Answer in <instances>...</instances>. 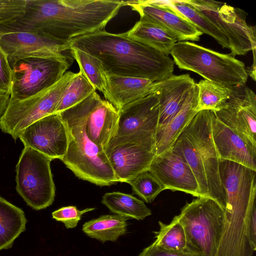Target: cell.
<instances>
[{
	"instance_id": "cell-1",
	"label": "cell",
	"mask_w": 256,
	"mask_h": 256,
	"mask_svg": "<svg viewBox=\"0 0 256 256\" xmlns=\"http://www.w3.org/2000/svg\"><path fill=\"white\" fill-rule=\"evenodd\" d=\"M128 1L26 0L25 12L16 21L0 26V33L26 31L64 42L104 30Z\"/></svg>"
},
{
	"instance_id": "cell-2",
	"label": "cell",
	"mask_w": 256,
	"mask_h": 256,
	"mask_svg": "<svg viewBox=\"0 0 256 256\" xmlns=\"http://www.w3.org/2000/svg\"><path fill=\"white\" fill-rule=\"evenodd\" d=\"M70 44V48L98 58L110 74L154 82L173 74L174 62L169 56L124 33L112 34L104 30L76 38Z\"/></svg>"
},
{
	"instance_id": "cell-3",
	"label": "cell",
	"mask_w": 256,
	"mask_h": 256,
	"mask_svg": "<svg viewBox=\"0 0 256 256\" xmlns=\"http://www.w3.org/2000/svg\"><path fill=\"white\" fill-rule=\"evenodd\" d=\"M256 171L220 159L219 174L225 190L226 207L222 234L216 256H252L247 234L256 206Z\"/></svg>"
},
{
	"instance_id": "cell-4",
	"label": "cell",
	"mask_w": 256,
	"mask_h": 256,
	"mask_svg": "<svg viewBox=\"0 0 256 256\" xmlns=\"http://www.w3.org/2000/svg\"><path fill=\"white\" fill-rule=\"evenodd\" d=\"M212 111L198 112L172 146L184 157L198 184L200 196L214 200L224 210L226 196L219 174L220 158L213 141Z\"/></svg>"
},
{
	"instance_id": "cell-5",
	"label": "cell",
	"mask_w": 256,
	"mask_h": 256,
	"mask_svg": "<svg viewBox=\"0 0 256 256\" xmlns=\"http://www.w3.org/2000/svg\"><path fill=\"white\" fill-rule=\"evenodd\" d=\"M67 128L68 144L61 160L78 178L99 186L118 182L105 152L88 138L84 101L59 113Z\"/></svg>"
},
{
	"instance_id": "cell-6",
	"label": "cell",
	"mask_w": 256,
	"mask_h": 256,
	"mask_svg": "<svg viewBox=\"0 0 256 256\" xmlns=\"http://www.w3.org/2000/svg\"><path fill=\"white\" fill-rule=\"evenodd\" d=\"M170 54L180 69L196 72L224 87L232 90L247 82L244 63L230 54H221L189 41H178Z\"/></svg>"
},
{
	"instance_id": "cell-7",
	"label": "cell",
	"mask_w": 256,
	"mask_h": 256,
	"mask_svg": "<svg viewBox=\"0 0 256 256\" xmlns=\"http://www.w3.org/2000/svg\"><path fill=\"white\" fill-rule=\"evenodd\" d=\"M183 226L187 252L192 256H216L222 237L224 212L213 199L198 197L174 217Z\"/></svg>"
},
{
	"instance_id": "cell-8",
	"label": "cell",
	"mask_w": 256,
	"mask_h": 256,
	"mask_svg": "<svg viewBox=\"0 0 256 256\" xmlns=\"http://www.w3.org/2000/svg\"><path fill=\"white\" fill-rule=\"evenodd\" d=\"M76 73L66 72L47 90L24 100L10 97L8 108L0 118V129L16 140L22 130L36 120L54 114L57 106Z\"/></svg>"
},
{
	"instance_id": "cell-9",
	"label": "cell",
	"mask_w": 256,
	"mask_h": 256,
	"mask_svg": "<svg viewBox=\"0 0 256 256\" xmlns=\"http://www.w3.org/2000/svg\"><path fill=\"white\" fill-rule=\"evenodd\" d=\"M50 158L30 147H24L16 166V190L36 210L54 201L56 188Z\"/></svg>"
},
{
	"instance_id": "cell-10",
	"label": "cell",
	"mask_w": 256,
	"mask_h": 256,
	"mask_svg": "<svg viewBox=\"0 0 256 256\" xmlns=\"http://www.w3.org/2000/svg\"><path fill=\"white\" fill-rule=\"evenodd\" d=\"M70 65L66 56L18 60L11 66L10 98L24 100L47 90L60 80Z\"/></svg>"
},
{
	"instance_id": "cell-11",
	"label": "cell",
	"mask_w": 256,
	"mask_h": 256,
	"mask_svg": "<svg viewBox=\"0 0 256 256\" xmlns=\"http://www.w3.org/2000/svg\"><path fill=\"white\" fill-rule=\"evenodd\" d=\"M184 1L200 11L225 35L230 55L243 56L256 50V28L247 24L244 12L212 0Z\"/></svg>"
},
{
	"instance_id": "cell-12",
	"label": "cell",
	"mask_w": 256,
	"mask_h": 256,
	"mask_svg": "<svg viewBox=\"0 0 256 256\" xmlns=\"http://www.w3.org/2000/svg\"><path fill=\"white\" fill-rule=\"evenodd\" d=\"M117 132L105 152L124 143L136 142L154 148L159 103L152 94L118 110Z\"/></svg>"
},
{
	"instance_id": "cell-13",
	"label": "cell",
	"mask_w": 256,
	"mask_h": 256,
	"mask_svg": "<svg viewBox=\"0 0 256 256\" xmlns=\"http://www.w3.org/2000/svg\"><path fill=\"white\" fill-rule=\"evenodd\" d=\"M18 138L24 147H30L50 160H60L68 144L67 128L59 113L46 116L26 128Z\"/></svg>"
},
{
	"instance_id": "cell-14",
	"label": "cell",
	"mask_w": 256,
	"mask_h": 256,
	"mask_svg": "<svg viewBox=\"0 0 256 256\" xmlns=\"http://www.w3.org/2000/svg\"><path fill=\"white\" fill-rule=\"evenodd\" d=\"M216 118L256 149V96L246 85L232 89Z\"/></svg>"
},
{
	"instance_id": "cell-15",
	"label": "cell",
	"mask_w": 256,
	"mask_h": 256,
	"mask_svg": "<svg viewBox=\"0 0 256 256\" xmlns=\"http://www.w3.org/2000/svg\"><path fill=\"white\" fill-rule=\"evenodd\" d=\"M0 47L10 67L18 60L28 57H62L70 50V42L56 40L37 32L15 31L0 33Z\"/></svg>"
},
{
	"instance_id": "cell-16",
	"label": "cell",
	"mask_w": 256,
	"mask_h": 256,
	"mask_svg": "<svg viewBox=\"0 0 256 256\" xmlns=\"http://www.w3.org/2000/svg\"><path fill=\"white\" fill-rule=\"evenodd\" d=\"M148 170L166 190L200 196L198 184L192 168L183 155L173 146L155 155Z\"/></svg>"
},
{
	"instance_id": "cell-17",
	"label": "cell",
	"mask_w": 256,
	"mask_h": 256,
	"mask_svg": "<svg viewBox=\"0 0 256 256\" xmlns=\"http://www.w3.org/2000/svg\"><path fill=\"white\" fill-rule=\"evenodd\" d=\"M86 108V130L89 138L104 152L115 136L118 112L94 92L83 100Z\"/></svg>"
},
{
	"instance_id": "cell-18",
	"label": "cell",
	"mask_w": 256,
	"mask_h": 256,
	"mask_svg": "<svg viewBox=\"0 0 256 256\" xmlns=\"http://www.w3.org/2000/svg\"><path fill=\"white\" fill-rule=\"evenodd\" d=\"M106 153L118 182L126 183L148 170L156 155L154 148L136 142L120 144Z\"/></svg>"
},
{
	"instance_id": "cell-19",
	"label": "cell",
	"mask_w": 256,
	"mask_h": 256,
	"mask_svg": "<svg viewBox=\"0 0 256 256\" xmlns=\"http://www.w3.org/2000/svg\"><path fill=\"white\" fill-rule=\"evenodd\" d=\"M128 6L140 17L158 24L172 34L178 41H198L202 34L186 19L159 4L156 0H130Z\"/></svg>"
},
{
	"instance_id": "cell-20",
	"label": "cell",
	"mask_w": 256,
	"mask_h": 256,
	"mask_svg": "<svg viewBox=\"0 0 256 256\" xmlns=\"http://www.w3.org/2000/svg\"><path fill=\"white\" fill-rule=\"evenodd\" d=\"M196 84L188 74L174 75L156 82L154 93L159 103L156 132L162 129L184 104Z\"/></svg>"
},
{
	"instance_id": "cell-21",
	"label": "cell",
	"mask_w": 256,
	"mask_h": 256,
	"mask_svg": "<svg viewBox=\"0 0 256 256\" xmlns=\"http://www.w3.org/2000/svg\"><path fill=\"white\" fill-rule=\"evenodd\" d=\"M212 130L220 159L236 162L256 171V149L221 122L214 112Z\"/></svg>"
},
{
	"instance_id": "cell-22",
	"label": "cell",
	"mask_w": 256,
	"mask_h": 256,
	"mask_svg": "<svg viewBox=\"0 0 256 256\" xmlns=\"http://www.w3.org/2000/svg\"><path fill=\"white\" fill-rule=\"evenodd\" d=\"M108 97L118 110L126 105L154 93L156 82L150 80L117 76L107 73Z\"/></svg>"
},
{
	"instance_id": "cell-23",
	"label": "cell",
	"mask_w": 256,
	"mask_h": 256,
	"mask_svg": "<svg viewBox=\"0 0 256 256\" xmlns=\"http://www.w3.org/2000/svg\"><path fill=\"white\" fill-rule=\"evenodd\" d=\"M198 112V88L196 83L180 110L162 129L156 132L155 154L158 155L172 146L178 136Z\"/></svg>"
},
{
	"instance_id": "cell-24",
	"label": "cell",
	"mask_w": 256,
	"mask_h": 256,
	"mask_svg": "<svg viewBox=\"0 0 256 256\" xmlns=\"http://www.w3.org/2000/svg\"><path fill=\"white\" fill-rule=\"evenodd\" d=\"M124 33L128 36L168 56L170 54L172 48L178 42L176 37L170 32L142 17L130 30Z\"/></svg>"
},
{
	"instance_id": "cell-25",
	"label": "cell",
	"mask_w": 256,
	"mask_h": 256,
	"mask_svg": "<svg viewBox=\"0 0 256 256\" xmlns=\"http://www.w3.org/2000/svg\"><path fill=\"white\" fill-rule=\"evenodd\" d=\"M24 211L0 196V250L10 248L26 230Z\"/></svg>"
},
{
	"instance_id": "cell-26",
	"label": "cell",
	"mask_w": 256,
	"mask_h": 256,
	"mask_svg": "<svg viewBox=\"0 0 256 256\" xmlns=\"http://www.w3.org/2000/svg\"><path fill=\"white\" fill-rule=\"evenodd\" d=\"M157 2L178 14L193 24L202 34L214 38L223 48L230 49L225 35L202 14L184 0H156Z\"/></svg>"
},
{
	"instance_id": "cell-27",
	"label": "cell",
	"mask_w": 256,
	"mask_h": 256,
	"mask_svg": "<svg viewBox=\"0 0 256 256\" xmlns=\"http://www.w3.org/2000/svg\"><path fill=\"white\" fill-rule=\"evenodd\" d=\"M130 218L118 215H103L85 222L82 231L88 236L102 242H115L126 232V220Z\"/></svg>"
},
{
	"instance_id": "cell-28",
	"label": "cell",
	"mask_w": 256,
	"mask_h": 256,
	"mask_svg": "<svg viewBox=\"0 0 256 256\" xmlns=\"http://www.w3.org/2000/svg\"><path fill=\"white\" fill-rule=\"evenodd\" d=\"M102 202L111 212L130 218L142 220L152 214L151 210L144 202L128 194L118 192L106 193Z\"/></svg>"
},
{
	"instance_id": "cell-29",
	"label": "cell",
	"mask_w": 256,
	"mask_h": 256,
	"mask_svg": "<svg viewBox=\"0 0 256 256\" xmlns=\"http://www.w3.org/2000/svg\"><path fill=\"white\" fill-rule=\"evenodd\" d=\"M72 56L75 59L81 72L96 88L102 93L106 100L108 97L107 72L102 62L96 58L76 48H70Z\"/></svg>"
},
{
	"instance_id": "cell-30",
	"label": "cell",
	"mask_w": 256,
	"mask_h": 256,
	"mask_svg": "<svg viewBox=\"0 0 256 256\" xmlns=\"http://www.w3.org/2000/svg\"><path fill=\"white\" fill-rule=\"evenodd\" d=\"M198 88V110H219L229 99L232 90L208 80L196 83Z\"/></svg>"
},
{
	"instance_id": "cell-31",
	"label": "cell",
	"mask_w": 256,
	"mask_h": 256,
	"mask_svg": "<svg viewBox=\"0 0 256 256\" xmlns=\"http://www.w3.org/2000/svg\"><path fill=\"white\" fill-rule=\"evenodd\" d=\"M160 230L154 232L157 246L168 250L186 251V238L182 225L174 218L169 224L158 222Z\"/></svg>"
},
{
	"instance_id": "cell-32",
	"label": "cell",
	"mask_w": 256,
	"mask_h": 256,
	"mask_svg": "<svg viewBox=\"0 0 256 256\" xmlns=\"http://www.w3.org/2000/svg\"><path fill=\"white\" fill-rule=\"evenodd\" d=\"M96 90L81 72L76 73L63 94L54 114L60 113L80 103Z\"/></svg>"
},
{
	"instance_id": "cell-33",
	"label": "cell",
	"mask_w": 256,
	"mask_h": 256,
	"mask_svg": "<svg viewBox=\"0 0 256 256\" xmlns=\"http://www.w3.org/2000/svg\"><path fill=\"white\" fill-rule=\"evenodd\" d=\"M126 183L130 184L134 192L146 202L150 203L162 190L164 186L149 171L144 172Z\"/></svg>"
},
{
	"instance_id": "cell-34",
	"label": "cell",
	"mask_w": 256,
	"mask_h": 256,
	"mask_svg": "<svg viewBox=\"0 0 256 256\" xmlns=\"http://www.w3.org/2000/svg\"><path fill=\"white\" fill-rule=\"evenodd\" d=\"M26 0H0V26L12 23L22 17Z\"/></svg>"
},
{
	"instance_id": "cell-35",
	"label": "cell",
	"mask_w": 256,
	"mask_h": 256,
	"mask_svg": "<svg viewBox=\"0 0 256 256\" xmlns=\"http://www.w3.org/2000/svg\"><path fill=\"white\" fill-rule=\"evenodd\" d=\"M94 209L86 208L80 210L75 206H67L54 212L52 213V216L56 220L63 222L66 228H72L76 227L83 214Z\"/></svg>"
},
{
	"instance_id": "cell-36",
	"label": "cell",
	"mask_w": 256,
	"mask_h": 256,
	"mask_svg": "<svg viewBox=\"0 0 256 256\" xmlns=\"http://www.w3.org/2000/svg\"><path fill=\"white\" fill-rule=\"evenodd\" d=\"M12 70L7 56L0 47V94L11 92Z\"/></svg>"
},
{
	"instance_id": "cell-37",
	"label": "cell",
	"mask_w": 256,
	"mask_h": 256,
	"mask_svg": "<svg viewBox=\"0 0 256 256\" xmlns=\"http://www.w3.org/2000/svg\"><path fill=\"white\" fill-rule=\"evenodd\" d=\"M138 256H192L186 251L168 250L157 246L154 242L145 248Z\"/></svg>"
},
{
	"instance_id": "cell-38",
	"label": "cell",
	"mask_w": 256,
	"mask_h": 256,
	"mask_svg": "<svg viewBox=\"0 0 256 256\" xmlns=\"http://www.w3.org/2000/svg\"><path fill=\"white\" fill-rule=\"evenodd\" d=\"M247 234L252 250H256V208L254 206L251 212L247 227Z\"/></svg>"
},
{
	"instance_id": "cell-39",
	"label": "cell",
	"mask_w": 256,
	"mask_h": 256,
	"mask_svg": "<svg viewBox=\"0 0 256 256\" xmlns=\"http://www.w3.org/2000/svg\"><path fill=\"white\" fill-rule=\"evenodd\" d=\"M10 97V92L4 94H0V118L6 112Z\"/></svg>"
}]
</instances>
